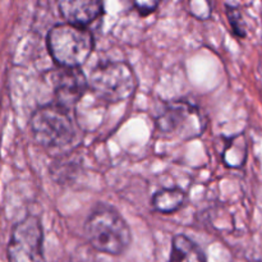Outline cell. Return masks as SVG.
Segmentation results:
<instances>
[{
  "label": "cell",
  "mask_w": 262,
  "mask_h": 262,
  "mask_svg": "<svg viewBox=\"0 0 262 262\" xmlns=\"http://www.w3.org/2000/svg\"><path fill=\"white\" fill-rule=\"evenodd\" d=\"M84 235L96 251L122 255L132 242V233L122 215L107 205L100 204L84 223Z\"/></svg>",
  "instance_id": "1"
},
{
  "label": "cell",
  "mask_w": 262,
  "mask_h": 262,
  "mask_svg": "<svg viewBox=\"0 0 262 262\" xmlns=\"http://www.w3.org/2000/svg\"><path fill=\"white\" fill-rule=\"evenodd\" d=\"M30 128L38 145L55 152H64L71 148L77 137L71 110L56 102L36 109L31 117Z\"/></svg>",
  "instance_id": "2"
},
{
  "label": "cell",
  "mask_w": 262,
  "mask_h": 262,
  "mask_svg": "<svg viewBox=\"0 0 262 262\" xmlns=\"http://www.w3.org/2000/svg\"><path fill=\"white\" fill-rule=\"evenodd\" d=\"M49 53L61 68H81L94 50L92 33L82 26L59 23L48 33Z\"/></svg>",
  "instance_id": "3"
},
{
  "label": "cell",
  "mask_w": 262,
  "mask_h": 262,
  "mask_svg": "<svg viewBox=\"0 0 262 262\" xmlns=\"http://www.w3.org/2000/svg\"><path fill=\"white\" fill-rule=\"evenodd\" d=\"M89 87L106 102L125 101L135 94L137 78L129 64L122 60L100 61L92 69Z\"/></svg>",
  "instance_id": "4"
},
{
  "label": "cell",
  "mask_w": 262,
  "mask_h": 262,
  "mask_svg": "<svg viewBox=\"0 0 262 262\" xmlns=\"http://www.w3.org/2000/svg\"><path fill=\"white\" fill-rule=\"evenodd\" d=\"M159 132L165 136L188 141L206 130L207 120L202 110L189 101L166 102L156 118Z\"/></svg>",
  "instance_id": "5"
},
{
  "label": "cell",
  "mask_w": 262,
  "mask_h": 262,
  "mask_svg": "<svg viewBox=\"0 0 262 262\" xmlns=\"http://www.w3.org/2000/svg\"><path fill=\"white\" fill-rule=\"evenodd\" d=\"M9 262H45L43 232L40 219L27 215L13 228L8 243Z\"/></svg>",
  "instance_id": "6"
},
{
  "label": "cell",
  "mask_w": 262,
  "mask_h": 262,
  "mask_svg": "<svg viewBox=\"0 0 262 262\" xmlns=\"http://www.w3.org/2000/svg\"><path fill=\"white\" fill-rule=\"evenodd\" d=\"M55 102L72 110L89 90V79L79 68H59L54 78Z\"/></svg>",
  "instance_id": "7"
},
{
  "label": "cell",
  "mask_w": 262,
  "mask_h": 262,
  "mask_svg": "<svg viewBox=\"0 0 262 262\" xmlns=\"http://www.w3.org/2000/svg\"><path fill=\"white\" fill-rule=\"evenodd\" d=\"M60 14L68 23L86 27L101 15L104 0H56Z\"/></svg>",
  "instance_id": "8"
},
{
  "label": "cell",
  "mask_w": 262,
  "mask_h": 262,
  "mask_svg": "<svg viewBox=\"0 0 262 262\" xmlns=\"http://www.w3.org/2000/svg\"><path fill=\"white\" fill-rule=\"evenodd\" d=\"M169 262H207L204 251L188 237L178 234L171 241Z\"/></svg>",
  "instance_id": "9"
},
{
  "label": "cell",
  "mask_w": 262,
  "mask_h": 262,
  "mask_svg": "<svg viewBox=\"0 0 262 262\" xmlns=\"http://www.w3.org/2000/svg\"><path fill=\"white\" fill-rule=\"evenodd\" d=\"M248 142L245 133H239L225 140V146L223 148V163L230 169L242 168L247 160Z\"/></svg>",
  "instance_id": "10"
},
{
  "label": "cell",
  "mask_w": 262,
  "mask_h": 262,
  "mask_svg": "<svg viewBox=\"0 0 262 262\" xmlns=\"http://www.w3.org/2000/svg\"><path fill=\"white\" fill-rule=\"evenodd\" d=\"M187 202L186 192L181 188H163L151 199V206L161 214H173L181 210Z\"/></svg>",
  "instance_id": "11"
},
{
  "label": "cell",
  "mask_w": 262,
  "mask_h": 262,
  "mask_svg": "<svg viewBox=\"0 0 262 262\" xmlns=\"http://www.w3.org/2000/svg\"><path fill=\"white\" fill-rule=\"evenodd\" d=\"M227 17L233 33L239 38L246 37L247 36L246 22L239 8L234 7V5H227Z\"/></svg>",
  "instance_id": "12"
},
{
  "label": "cell",
  "mask_w": 262,
  "mask_h": 262,
  "mask_svg": "<svg viewBox=\"0 0 262 262\" xmlns=\"http://www.w3.org/2000/svg\"><path fill=\"white\" fill-rule=\"evenodd\" d=\"M214 0H188V9L194 18L207 20L212 14Z\"/></svg>",
  "instance_id": "13"
},
{
  "label": "cell",
  "mask_w": 262,
  "mask_h": 262,
  "mask_svg": "<svg viewBox=\"0 0 262 262\" xmlns=\"http://www.w3.org/2000/svg\"><path fill=\"white\" fill-rule=\"evenodd\" d=\"M130 2L141 14L147 15L159 7L161 0H130Z\"/></svg>",
  "instance_id": "14"
},
{
  "label": "cell",
  "mask_w": 262,
  "mask_h": 262,
  "mask_svg": "<svg viewBox=\"0 0 262 262\" xmlns=\"http://www.w3.org/2000/svg\"><path fill=\"white\" fill-rule=\"evenodd\" d=\"M255 262H262V261H255Z\"/></svg>",
  "instance_id": "15"
}]
</instances>
